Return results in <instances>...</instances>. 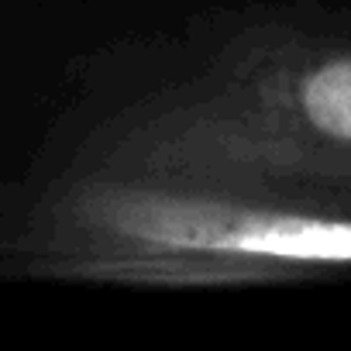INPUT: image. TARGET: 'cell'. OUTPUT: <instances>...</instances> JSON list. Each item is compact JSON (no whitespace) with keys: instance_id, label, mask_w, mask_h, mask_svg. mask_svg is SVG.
<instances>
[{"instance_id":"obj_1","label":"cell","mask_w":351,"mask_h":351,"mask_svg":"<svg viewBox=\"0 0 351 351\" xmlns=\"http://www.w3.org/2000/svg\"><path fill=\"white\" fill-rule=\"evenodd\" d=\"M73 165L351 204V38L255 25L110 117Z\"/></svg>"},{"instance_id":"obj_2","label":"cell","mask_w":351,"mask_h":351,"mask_svg":"<svg viewBox=\"0 0 351 351\" xmlns=\"http://www.w3.org/2000/svg\"><path fill=\"white\" fill-rule=\"evenodd\" d=\"M25 252L100 282H279L351 265V204L73 165L35 204Z\"/></svg>"}]
</instances>
